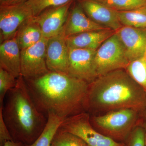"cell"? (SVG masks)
I'll list each match as a JSON object with an SVG mask.
<instances>
[{"instance_id":"cell-25","label":"cell","mask_w":146,"mask_h":146,"mask_svg":"<svg viewBox=\"0 0 146 146\" xmlns=\"http://www.w3.org/2000/svg\"><path fill=\"white\" fill-rule=\"evenodd\" d=\"M146 132L140 124L136 126L126 139L125 146H145Z\"/></svg>"},{"instance_id":"cell-7","label":"cell","mask_w":146,"mask_h":146,"mask_svg":"<svg viewBox=\"0 0 146 146\" xmlns=\"http://www.w3.org/2000/svg\"><path fill=\"white\" fill-rule=\"evenodd\" d=\"M48 39L43 38L37 44L21 50V76L25 79H34L49 72L46 64Z\"/></svg>"},{"instance_id":"cell-23","label":"cell","mask_w":146,"mask_h":146,"mask_svg":"<svg viewBox=\"0 0 146 146\" xmlns=\"http://www.w3.org/2000/svg\"><path fill=\"white\" fill-rule=\"evenodd\" d=\"M51 146H87L82 139L72 133L58 129L53 139Z\"/></svg>"},{"instance_id":"cell-1","label":"cell","mask_w":146,"mask_h":146,"mask_svg":"<svg viewBox=\"0 0 146 146\" xmlns=\"http://www.w3.org/2000/svg\"><path fill=\"white\" fill-rule=\"evenodd\" d=\"M25 80L37 109L46 115L54 114L64 120L85 112L89 84L63 73L51 72L34 79Z\"/></svg>"},{"instance_id":"cell-30","label":"cell","mask_w":146,"mask_h":146,"mask_svg":"<svg viewBox=\"0 0 146 146\" xmlns=\"http://www.w3.org/2000/svg\"><path fill=\"white\" fill-rule=\"evenodd\" d=\"M6 1L7 0H0V2H1V3H2Z\"/></svg>"},{"instance_id":"cell-20","label":"cell","mask_w":146,"mask_h":146,"mask_svg":"<svg viewBox=\"0 0 146 146\" xmlns=\"http://www.w3.org/2000/svg\"><path fill=\"white\" fill-rule=\"evenodd\" d=\"M125 70L146 93V58L145 56L131 61Z\"/></svg>"},{"instance_id":"cell-16","label":"cell","mask_w":146,"mask_h":146,"mask_svg":"<svg viewBox=\"0 0 146 146\" xmlns=\"http://www.w3.org/2000/svg\"><path fill=\"white\" fill-rule=\"evenodd\" d=\"M115 31L108 29L93 31L68 36L66 42L69 48L96 50Z\"/></svg>"},{"instance_id":"cell-13","label":"cell","mask_w":146,"mask_h":146,"mask_svg":"<svg viewBox=\"0 0 146 146\" xmlns=\"http://www.w3.org/2000/svg\"><path fill=\"white\" fill-rule=\"evenodd\" d=\"M78 2L86 15L98 25L115 32L123 27L117 11L96 0H79Z\"/></svg>"},{"instance_id":"cell-32","label":"cell","mask_w":146,"mask_h":146,"mask_svg":"<svg viewBox=\"0 0 146 146\" xmlns=\"http://www.w3.org/2000/svg\"><path fill=\"white\" fill-rule=\"evenodd\" d=\"M145 57L146 58V52L145 55Z\"/></svg>"},{"instance_id":"cell-19","label":"cell","mask_w":146,"mask_h":146,"mask_svg":"<svg viewBox=\"0 0 146 146\" xmlns=\"http://www.w3.org/2000/svg\"><path fill=\"white\" fill-rule=\"evenodd\" d=\"M63 121L54 114H49L43 132L33 143L26 146H51L53 139Z\"/></svg>"},{"instance_id":"cell-4","label":"cell","mask_w":146,"mask_h":146,"mask_svg":"<svg viewBox=\"0 0 146 146\" xmlns=\"http://www.w3.org/2000/svg\"><path fill=\"white\" fill-rule=\"evenodd\" d=\"M140 112L132 108L116 110L102 115H90V121L100 133L115 142L124 143L131 131L140 124Z\"/></svg>"},{"instance_id":"cell-10","label":"cell","mask_w":146,"mask_h":146,"mask_svg":"<svg viewBox=\"0 0 146 146\" xmlns=\"http://www.w3.org/2000/svg\"><path fill=\"white\" fill-rule=\"evenodd\" d=\"M73 2L72 1L63 5L50 7L33 17L41 29L44 38L49 39L63 30Z\"/></svg>"},{"instance_id":"cell-27","label":"cell","mask_w":146,"mask_h":146,"mask_svg":"<svg viewBox=\"0 0 146 146\" xmlns=\"http://www.w3.org/2000/svg\"><path fill=\"white\" fill-rule=\"evenodd\" d=\"M141 121L140 125L144 128L146 132V107L140 112Z\"/></svg>"},{"instance_id":"cell-12","label":"cell","mask_w":146,"mask_h":146,"mask_svg":"<svg viewBox=\"0 0 146 146\" xmlns=\"http://www.w3.org/2000/svg\"><path fill=\"white\" fill-rule=\"evenodd\" d=\"M129 62L143 57L146 52V29L123 26L116 31Z\"/></svg>"},{"instance_id":"cell-14","label":"cell","mask_w":146,"mask_h":146,"mask_svg":"<svg viewBox=\"0 0 146 146\" xmlns=\"http://www.w3.org/2000/svg\"><path fill=\"white\" fill-rule=\"evenodd\" d=\"M104 29H106L96 23L86 15L78 2L71 6L64 32L67 38L86 32Z\"/></svg>"},{"instance_id":"cell-5","label":"cell","mask_w":146,"mask_h":146,"mask_svg":"<svg viewBox=\"0 0 146 146\" xmlns=\"http://www.w3.org/2000/svg\"><path fill=\"white\" fill-rule=\"evenodd\" d=\"M94 62L98 77L126 68L129 61L116 32L96 50Z\"/></svg>"},{"instance_id":"cell-28","label":"cell","mask_w":146,"mask_h":146,"mask_svg":"<svg viewBox=\"0 0 146 146\" xmlns=\"http://www.w3.org/2000/svg\"><path fill=\"white\" fill-rule=\"evenodd\" d=\"M26 0H7L4 2L1 3V5H9L23 3Z\"/></svg>"},{"instance_id":"cell-18","label":"cell","mask_w":146,"mask_h":146,"mask_svg":"<svg viewBox=\"0 0 146 146\" xmlns=\"http://www.w3.org/2000/svg\"><path fill=\"white\" fill-rule=\"evenodd\" d=\"M117 15L123 26L146 29V5L133 10L118 11Z\"/></svg>"},{"instance_id":"cell-15","label":"cell","mask_w":146,"mask_h":146,"mask_svg":"<svg viewBox=\"0 0 146 146\" xmlns=\"http://www.w3.org/2000/svg\"><path fill=\"white\" fill-rule=\"evenodd\" d=\"M21 50L15 35L1 43L0 68L18 78L21 75Z\"/></svg>"},{"instance_id":"cell-6","label":"cell","mask_w":146,"mask_h":146,"mask_svg":"<svg viewBox=\"0 0 146 146\" xmlns=\"http://www.w3.org/2000/svg\"><path fill=\"white\" fill-rule=\"evenodd\" d=\"M59 129L82 139L87 146H125L104 136L91 125L90 115L83 112L63 120Z\"/></svg>"},{"instance_id":"cell-26","label":"cell","mask_w":146,"mask_h":146,"mask_svg":"<svg viewBox=\"0 0 146 146\" xmlns=\"http://www.w3.org/2000/svg\"><path fill=\"white\" fill-rule=\"evenodd\" d=\"M13 141L10 132L0 113V146H3L6 142Z\"/></svg>"},{"instance_id":"cell-2","label":"cell","mask_w":146,"mask_h":146,"mask_svg":"<svg viewBox=\"0 0 146 146\" xmlns=\"http://www.w3.org/2000/svg\"><path fill=\"white\" fill-rule=\"evenodd\" d=\"M146 107V93L125 69L99 76L89 84L84 110L99 115L123 108L141 111Z\"/></svg>"},{"instance_id":"cell-3","label":"cell","mask_w":146,"mask_h":146,"mask_svg":"<svg viewBox=\"0 0 146 146\" xmlns=\"http://www.w3.org/2000/svg\"><path fill=\"white\" fill-rule=\"evenodd\" d=\"M0 113L13 141L26 146L33 143L41 135L48 117L37 109L21 75L16 86L7 92Z\"/></svg>"},{"instance_id":"cell-21","label":"cell","mask_w":146,"mask_h":146,"mask_svg":"<svg viewBox=\"0 0 146 146\" xmlns=\"http://www.w3.org/2000/svg\"><path fill=\"white\" fill-rule=\"evenodd\" d=\"M74 0H26L24 2L33 17L39 16L46 9L65 4Z\"/></svg>"},{"instance_id":"cell-9","label":"cell","mask_w":146,"mask_h":146,"mask_svg":"<svg viewBox=\"0 0 146 146\" xmlns=\"http://www.w3.org/2000/svg\"><path fill=\"white\" fill-rule=\"evenodd\" d=\"M69 49L68 74L91 83L98 77L94 62L96 50Z\"/></svg>"},{"instance_id":"cell-29","label":"cell","mask_w":146,"mask_h":146,"mask_svg":"<svg viewBox=\"0 0 146 146\" xmlns=\"http://www.w3.org/2000/svg\"><path fill=\"white\" fill-rule=\"evenodd\" d=\"M3 146H26L21 142H15L13 141H8L6 142Z\"/></svg>"},{"instance_id":"cell-8","label":"cell","mask_w":146,"mask_h":146,"mask_svg":"<svg viewBox=\"0 0 146 146\" xmlns=\"http://www.w3.org/2000/svg\"><path fill=\"white\" fill-rule=\"evenodd\" d=\"M33 18L31 11L24 2L1 5V43L15 36L21 27Z\"/></svg>"},{"instance_id":"cell-24","label":"cell","mask_w":146,"mask_h":146,"mask_svg":"<svg viewBox=\"0 0 146 146\" xmlns=\"http://www.w3.org/2000/svg\"><path fill=\"white\" fill-rule=\"evenodd\" d=\"M17 78L0 68V106L2 105L7 92L16 86Z\"/></svg>"},{"instance_id":"cell-31","label":"cell","mask_w":146,"mask_h":146,"mask_svg":"<svg viewBox=\"0 0 146 146\" xmlns=\"http://www.w3.org/2000/svg\"><path fill=\"white\" fill-rule=\"evenodd\" d=\"M145 146H146V135Z\"/></svg>"},{"instance_id":"cell-11","label":"cell","mask_w":146,"mask_h":146,"mask_svg":"<svg viewBox=\"0 0 146 146\" xmlns=\"http://www.w3.org/2000/svg\"><path fill=\"white\" fill-rule=\"evenodd\" d=\"M69 51L64 29L59 34L48 39L46 58L50 72L68 74Z\"/></svg>"},{"instance_id":"cell-17","label":"cell","mask_w":146,"mask_h":146,"mask_svg":"<svg viewBox=\"0 0 146 146\" xmlns=\"http://www.w3.org/2000/svg\"><path fill=\"white\" fill-rule=\"evenodd\" d=\"M16 36L21 50L35 45L44 38L40 27L33 18L21 27Z\"/></svg>"},{"instance_id":"cell-22","label":"cell","mask_w":146,"mask_h":146,"mask_svg":"<svg viewBox=\"0 0 146 146\" xmlns=\"http://www.w3.org/2000/svg\"><path fill=\"white\" fill-rule=\"evenodd\" d=\"M116 11L133 10L146 5V0H96Z\"/></svg>"}]
</instances>
